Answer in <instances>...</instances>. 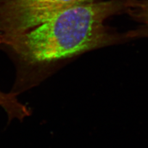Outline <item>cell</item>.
Masks as SVG:
<instances>
[{
	"instance_id": "obj_1",
	"label": "cell",
	"mask_w": 148,
	"mask_h": 148,
	"mask_svg": "<svg viewBox=\"0 0 148 148\" xmlns=\"http://www.w3.org/2000/svg\"><path fill=\"white\" fill-rule=\"evenodd\" d=\"M133 0H107L64 9L41 24L8 37L4 44L29 64H48L129 39L106 25L108 18L126 14Z\"/></svg>"
},
{
	"instance_id": "obj_3",
	"label": "cell",
	"mask_w": 148,
	"mask_h": 148,
	"mask_svg": "<svg viewBox=\"0 0 148 148\" xmlns=\"http://www.w3.org/2000/svg\"><path fill=\"white\" fill-rule=\"evenodd\" d=\"M126 14L138 24L127 32L130 40L148 37V0H133Z\"/></svg>"
},
{
	"instance_id": "obj_2",
	"label": "cell",
	"mask_w": 148,
	"mask_h": 148,
	"mask_svg": "<svg viewBox=\"0 0 148 148\" xmlns=\"http://www.w3.org/2000/svg\"><path fill=\"white\" fill-rule=\"evenodd\" d=\"M98 0H0V35L6 38L41 24L67 8Z\"/></svg>"
},
{
	"instance_id": "obj_5",
	"label": "cell",
	"mask_w": 148,
	"mask_h": 148,
	"mask_svg": "<svg viewBox=\"0 0 148 148\" xmlns=\"http://www.w3.org/2000/svg\"><path fill=\"white\" fill-rule=\"evenodd\" d=\"M2 40L1 37L0 36V45H2L3 44V40Z\"/></svg>"
},
{
	"instance_id": "obj_4",
	"label": "cell",
	"mask_w": 148,
	"mask_h": 148,
	"mask_svg": "<svg viewBox=\"0 0 148 148\" xmlns=\"http://www.w3.org/2000/svg\"><path fill=\"white\" fill-rule=\"evenodd\" d=\"M3 96H4L3 92L2 91H0V102H1V101H2V99H3Z\"/></svg>"
}]
</instances>
